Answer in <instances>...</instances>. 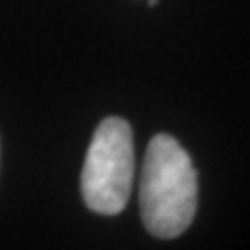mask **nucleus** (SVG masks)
<instances>
[{"mask_svg": "<svg viewBox=\"0 0 250 250\" xmlns=\"http://www.w3.org/2000/svg\"><path fill=\"white\" fill-rule=\"evenodd\" d=\"M198 205L192 159L169 134H156L146 148L140 179V215L154 238L171 240L190 228Z\"/></svg>", "mask_w": 250, "mask_h": 250, "instance_id": "nucleus-1", "label": "nucleus"}, {"mask_svg": "<svg viewBox=\"0 0 250 250\" xmlns=\"http://www.w3.org/2000/svg\"><path fill=\"white\" fill-rule=\"evenodd\" d=\"M136 173L134 134L121 117H106L92 136L82 169V196L98 215H117L125 208Z\"/></svg>", "mask_w": 250, "mask_h": 250, "instance_id": "nucleus-2", "label": "nucleus"}, {"mask_svg": "<svg viewBox=\"0 0 250 250\" xmlns=\"http://www.w3.org/2000/svg\"><path fill=\"white\" fill-rule=\"evenodd\" d=\"M156 2H159V0H148V4H150V6H154Z\"/></svg>", "mask_w": 250, "mask_h": 250, "instance_id": "nucleus-3", "label": "nucleus"}]
</instances>
